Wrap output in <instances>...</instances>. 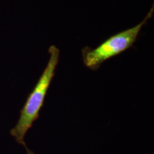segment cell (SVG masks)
<instances>
[{
  "instance_id": "obj_1",
  "label": "cell",
  "mask_w": 154,
  "mask_h": 154,
  "mask_svg": "<svg viewBox=\"0 0 154 154\" xmlns=\"http://www.w3.org/2000/svg\"><path fill=\"white\" fill-rule=\"evenodd\" d=\"M49 59L47 66L34 89L27 97L20 111L17 124L10 131V134L17 143L24 147L26 146L24 140L25 136L39 117L40 111L44 106V100L59 63L60 51L56 46L52 45L49 47Z\"/></svg>"
},
{
  "instance_id": "obj_2",
  "label": "cell",
  "mask_w": 154,
  "mask_h": 154,
  "mask_svg": "<svg viewBox=\"0 0 154 154\" xmlns=\"http://www.w3.org/2000/svg\"><path fill=\"white\" fill-rule=\"evenodd\" d=\"M153 12L152 9L146 18L139 24L111 36L95 49L84 48L82 50L84 65L91 70H96L105 61L130 48L136 41L142 27L152 17Z\"/></svg>"
},
{
  "instance_id": "obj_3",
  "label": "cell",
  "mask_w": 154,
  "mask_h": 154,
  "mask_svg": "<svg viewBox=\"0 0 154 154\" xmlns=\"http://www.w3.org/2000/svg\"><path fill=\"white\" fill-rule=\"evenodd\" d=\"M25 149H26V153L27 154H34V153L32 151H31V150H29L28 149L27 147H26V146H25Z\"/></svg>"
}]
</instances>
